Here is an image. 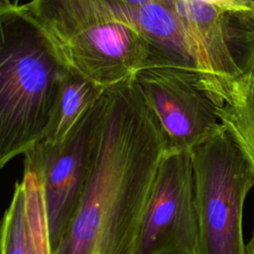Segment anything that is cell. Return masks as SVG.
<instances>
[{
	"mask_svg": "<svg viewBox=\"0 0 254 254\" xmlns=\"http://www.w3.org/2000/svg\"><path fill=\"white\" fill-rule=\"evenodd\" d=\"M197 214L190 150H167L158 166L134 254H195Z\"/></svg>",
	"mask_w": 254,
	"mask_h": 254,
	"instance_id": "6",
	"label": "cell"
},
{
	"mask_svg": "<svg viewBox=\"0 0 254 254\" xmlns=\"http://www.w3.org/2000/svg\"><path fill=\"white\" fill-rule=\"evenodd\" d=\"M102 97L64 139L42 140L24 154V170L36 173L44 185L51 253L65 233L90 177Z\"/></svg>",
	"mask_w": 254,
	"mask_h": 254,
	"instance_id": "5",
	"label": "cell"
},
{
	"mask_svg": "<svg viewBox=\"0 0 254 254\" xmlns=\"http://www.w3.org/2000/svg\"><path fill=\"white\" fill-rule=\"evenodd\" d=\"M102 99L90 177L51 254H134L167 142L135 76L105 88Z\"/></svg>",
	"mask_w": 254,
	"mask_h": 254,
	"instance_id": "1",
	"label": "cell"
},
{
	"mask_svg": "<svg viewBox=\"0 0 254 254\" xmlns=\"http://www.w3.org/2000/svg\"><path fill=\"white\" fill-rule=\"evenodd\" d=\"M0 167L44 140L64 64L11 0L0 1Z\"/></svg>",
	"mask_w": 254,
	"mask_h": 254,
	"instance_id": "2",
	"label": "cell"
},
{
	"mask_svg": "<svg viewBox=\"0 0 254 254\" xmlns=\"http://www.w3.org/2000/svg\"><path fill=\"white\" fill-rule=\"evenodd\" d=\"M14 4H19V0H15V2H13Z\"/></svg>",
	"mask_w": 254,
	"mask_h": 254,
	"instance_id": "17",
	"label": "cell"
},
{
	"mask_svg": "<svg viewBox=\"0 0 254 254\" xmlns=\"http://www.w3.org/2000/svg\"><path fill=\"white\" fill-rule=\"evenodd\" d=\"M203 2H206L208 4H211L213 6H216L220 9H223L225 10V3H224V0H201Z\"/></svg>",
	"mask_w": 254,
	"mask_h": 254,
	"instance_id": "15",
	"label": "cell"
},
{
	"mask_svg": "<svg viewBox=\"0 0 254 254\" xmlns=\"http://www.w3.org/2000/svg\"><path fill=\"white\" fill-rule=\"evenodd\" d=\"M27 197L24 182L15 184L13 195L6 208L0 234L1 254H26Z\"/></svg>",
	"mask_w": 254,
	"mask_h": 254,
	"instance_id": "12",
	"label": "cell"
},
{
	"mask_svg": "<svg viewBox=\"0 0 254 254\" xmlns=\"http://www.w3.org/2000/svg\"><path fill=\"white\" fill-rule=\"evenodd\" d=\"M125 3H129V4H135V5H140V4H145L148 2H152V1H164V2H169L172 3L175 0H119Z\"/></svg>",
	"mask_w": 254,
	"mask_h": 254,
	"instance_id": "14",
	"label": "cell"
},
{
	"mask_svg": "<svg viewBox=\"0 0 254 254\" xmlns=\"http://www.w3.org/2000/svg\"><path fill=\"white\" fill-rule=\"evenodd\" d=\"M247 252L248 254H254V230H253L251 239L247 243Z\"/></svg>",
	"mask_w": 254,
	"mask_h": 254,
	"instance_id": "16",
	"label": "cell"
},
{
	"mask_svg": "<svg viewBox=\"0 0 254 254\" xmlns=\"http://www.w3.org/2000/svg\"><path fill=\"white\" fill-rule=\"evenodd\" d=\"M18 8L49 41L64 66L107 88L152 59V48L105 0H30Z\"/></svg>",
	"mask_w": 254,
	"mask_h": 254,
	"instance_id": "3",
	"label": "cell"
},
{
	"mask_svg": "<svg viewBox=\"0 0 254 254\" xmlns=\"http://www.w3.org/2000/svg\"><path fill=\"white\" fill-rule=\"evenodd\" d=\"M225 10L254 13V0H224Z\"/></svg>",
	"mask_w": 254,
	"mask_h": 254,
	"instance_id": "13",
	"label": "cell"
},
{
	"mask_svg": "<svg viewBox=\"0 0 254 254\" xmlns=\"http://www.w3.org/2000/svg\"><path fill=\"white\" fill-rule=\"evenodd\" d=\"M27 197L26 254H51L44 185L36 173L24 170Z\"/></svg>",
	"mask_w": 254,
	"mask_h": 254,
	"instance_id": "11",
	"label": "cell"
},
{
	"mask_svg": "<svg viewBox=\"0 0 254 254\" xmlns=\"http://www.w3.org/2000/svg\"><path fill=\"white\" fill-rule=\"evenodd\" d=\"M134 76L161 125L167 150H190L220 126L219 107L196 70L155 63Z\"/></svg>",
	"mask_w": 254,
	"mask_h": 254,
	"instance_id": "7",
	"label": "cell"
},
{
	"mask_svg": "<svg viewBox=\"0 0 254 254\" xmlns=\"http://www.w3.org/2000/svg\"><path fill=\"white\" fill-rule=\"evenodd\" d=\"M218 116L254 168V64L232 81Z\"/></svg>",
	"mask_w": 254,
	"mask_h": 254,
	"instance_id": "10",
	"label": "cell"
},
{
	"mask_svg": "<svg viewBox=\"0 0 254 254\" xmlns=\"http://www.w3.org/2000/svg\"><path fill=\"white\" fill-rule=\"evenodd\" d=\"M104 90V87L64 66L44 140L56 143L64 139Z\"/></svg>",
	"mask_w": 254,
	"mask_h": 254,
	"instance_id": "9",
	"label": "cell"
},
{
	"mask_svg": "<svg viewBox=\"0 0 254 254\" xmlns=\"http://www.w3.org/2000/svg\"><path fill=\"white\" fill-rule=\"evenodd\" d=\"M197 214L195 254H248L243 208L254 168L221 123L190 149Z\"/></svg>",
	"mask_w": 254,
	"mask_h": 254,
	"instance_id": "4",
	"label": "cell"
},
{
	"mask_svg": "<svg viewBox=\"0 0 254 254\" xmlns=\"http://www.w3.org/2000/svg\"><path fill=\"white\" fill-rule=\"evenodd\" d=\"M105 2L118 19L136 29L150 44L152 59L148 64L186 67L203 77L197 45L175 12L173 2L152 1L140 5L119 0Z\"/></svg>",
	"mask_w": 254,
	"mask_h": 254,
	"instance_id": "8",
	"label": "cell"
}]
</instances>
